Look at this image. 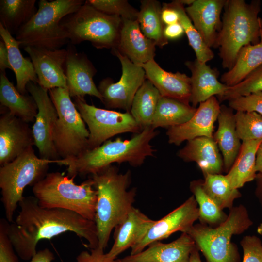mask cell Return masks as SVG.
Instances as JSON below:
<instances>
[{"label":"cell","instance_id":"6da1fadb","mask_svg":"<svg viewBox=\"0 0 262 262\" xmlns=\"http://www.w3.org/2000/svg\"><path fill=\"white\" fill-rule=\"evenodd\" d=\"M18 205L20 210L15 221L9 224L8 234L22 259L32 258L37 252L39 241L49 240L68 231L85 239L90 248L98 247L95 221L68 210L41 207L34 196H24Z\"/></svg>","mask_w":262,"mask_h":262},{"label":"cell","instance_id":"7a4b0ae2","mask_svg":"<svg viewBox=\"0 0 262 262\" xmlns=\"http://www.w3.org/2000/svg\"><path fill=\"white\" fill-rule=\"evenodd\" d=\"M158 134L156 129L148 127L135 133L130 139L117 138L108 140L100 146L88 150L77 158L58 159L57 164L67 167L69 177L93 175L116 163H128L131 166H141L147 157H153L155 149L150 142Z\"/></svg>","mask_w":262,"mask_h":262},{"label":"cell","instance_id":"3957f363","mask_svg":"<svg viewBox=\"0 0 262 262\" xmlns=\"http://www.w3.org/2000/svg\"><path fill=\"white\" fill-rule=\"evenodd\" d=\"M97 192L95 222L98 235V247L105 249L114 228L126 218L133 207L136 189L128 190L131 172H119L111 165L92 175Z\"/></svg>","mask_w":262,"mask_h":262},{"label":"cell","instance_id":"277c9868","mask_svg":"<svg viewBox=\"0 0 262 262\" xmlns=\"http://www.w3.org/2000/svg\"><path fill=\"white\" fill-rule=\"evenodd\" d=\"M260 3L259 0L247 3L244 0H227L216 46L223 68H231L242 47L260 42Z\"/></svg>","mask_w":262,"mask_h":262},{"label":"cell","instance_id":"5b68a950","mask_svg":"<svg viewBox=\"0 0 262 262\" xmlns=\"http://www.w3.org/2000/svg\"><path fill=\"white\" fill-rule=\"evenodd\" d=\"M74 178L58 172L47 173L32 191L41 207L68 210L94 221L97 192L93 181L90 178L76 184Z\"/></svg>","mask_w":262,"mask_h":262},{"label":"cell","instance_id":"8992f818","mask_svg":"<svg viewBox=\"0 0 262 262\" xmlns=\"http://www.w3.org/2000/svg\"><path fill=\"white\" fill-rule=\"evenodd\" d=\"M84 3L82 0H39L37 12L19 29L16 39L24 48L32 46L60 49L69 41L61 21Z\"/></svg>","mask_w":262,"mask_h":262},{"label":"cell","instance_id":"52a82bcc","mask_svg":"<svg viewBox=\"0 0 262 262\" xmlns=\"http://www.w3.org/2000/svg\"><path fill=\"white\" fill-rule=\"evenodd\" d=\"M253 225L246 208L242 205L229 210L225 221L215 227L199 223L186 233L194 241L207 262H240L237 245L232 242L233 235L240 234Z\"/></svg>","mask_w":262,"mask_h":262},{"label":"cell","instance_id":"ba28073f","mask_svg":"<svg viewBox=\"0 0 262 262\" xmlns=\"http://www.w3.org/2000/svg\"><path fill=\"white\" fill-rule=\"evenodd\" d=\"M58 160L38 158L32 147L12 162L0 166L1 200L8 221L13 222L17 205L24 197L25 188L33 187L43 179L47 174L49 164H57Z\"/></svg>","mask_w":262,"mask_h":262},{"label":"cell","instance_id":"9c48e42d","mask_svg":"<svg viewBox=\"0 0 262 262\" xmlns=\"http://www.w3.org/2000/svg\"><path fill=\"white\" fill-rule=\"evenodd\" d=\"M122 18L102 12L85 2L65 17L61 25L72 45L87 41L97 49L116 48Z\"/></svg>","mask_w":262,"mask_h":262},{"label":"cell","instance_id":"30bf717a","mask_svg":"<svg viewBox=\"0 0 262 262\" xmlns=\"http://www.w3.org/2000/svg\"><path fill=\"white\" fill-rule=\"evenodd\" d=\"M58 113L53 134L54 145L61 159L78 157L88 150L89 131L66 88L49 90Z\"/></svg>","mask_w":262,"mask_h":262},{"label":"cell","instance_id":"8fae6325","mask_svg":"<svg viewBox=\"0 0 262 262\" xmlns=\"http://www.w3.org/2000/svg\"><path fill=\"white\" fill-rule=\"evenodd\" d=\"M74 104L89 131L88 150L96 148L113 136L127 132L134 134L142 129L130 112L98 108L84 98H74Z\"/></svg>","mask_w":262,"mask_h":262},{"label":"cell","instance_id":"7c38bea8","mask_svg":"<svg viewBox=\"0 0 262 262\" xmlns=\"http://www.w3.org/2000/svg\"><path fill=\"white\" fill-rule=\"evenodd\" d=\"M112 52L120 62L122 74L117 82L106 78L99 82L98 88L102 98L101 102L108 109H120L130 113L134 97L146 79L145 72L117 50L112 49Z\"/></svg>","mask_w":262,"mask_h":262},{"label":"cell","instance_id":"4fadbf2b","mask_svg":"<svg viewBox=\"0 0 262 262\" xmlns=\"http://www.w3.org/2000/svg\"><path fill=\"white\" fill-rule=\"evenodd\" d=\"M27 90L34 99L38 107L32 129L35 146L38 149L40 158L50 160L59 159L53 139L58 115L49 90L33 82L28 83Z\"/></svg>","mask_w":262,"mask_h":262},{"label":"cell","instance_id":"5bb4252c","mask_svg":"<svg viewBox=\"0 0 262 262\" xmlns=\"http://www.w3.org/2000/svg\"><path fill=\"white\" fill-rule=\"evenodd\" d=\"M198 218V206L192 195L166 215L155 220L143 239L131 248V254L138 253L151 243L167 238L177 231L186 233Z\"/></svg>","mask_w":262,"mask_h":262},{"label":"cell","instance_id":"9a60e30c","mask_svg":"<svg viewBox=\"0 0 262 262\" xmlns=\"http://www.w3.org/2000/svg\"><path fill=\"white\" fill-rule=\"evenodd\" d=\"M0 117V165L9 163L35 145L32 129L28 123L1 107Z\"/></svg>","mask_w":262,"mask_h":262},{"label":"cell","instance_id":"2e32d148","mask_svg":"<svg viewBox=\"0 0 262 262\" xmlns=\"http://www.w3.org/2000/svg\"><path fill=\"white\" fill-rule=\"evenodd\" d=\"M221 105L215 96L200 103L192 118L186 123L168 128L166 134L169 144L180 146L200 137H213L214 124Z\"/></svg>","mask_w":262,"mask_h":262},{"label":"cell","instance_id":"e0dca14e","mask_svg":"<svg viewBox=\"0 0 262 262\" xmlns=\"http://www.w3.org/2000/svg\"><path fill=\"white\" fill-rule=\"evenodd\" d=\"M24 49L31 58L40 86L48 90L59 87L67 88L64 69L67 49L32 46Z\"/></svg>","mask_w":262,"mask_h":262},{"label":"cell","instance_id":"ac0fdd59","mask_svg":"<svg viewBox=\"0 0 262 262\" xmlns=\"http://www.w3.org/2000/svg\"><path fill=\"white\" fill-rule=\"evenodd\" d=\"M67 50L65 73L70 97L84 98L88 95L102 101V96L93 81L97 70L92 62L84 53L77 52L72 45Z\"/></svg>","mask_w":262,"mask_h":262},{"label":"cell","instance_id":"d6986e66","mask_svg":"<svg viewBox=\"0 0 262 262\" xmlns=\"http://www.w3.org/2000/svg\"><path fill=\"white\" fill-rule=\"evenodd\" d=\"M227 0H194L185 8L193 25L207 45L216 48L222 27L221 13Z\"/></svg>","mask_w":262,"mask_h":262},{"label":"cell","instance_id":"ffe728a7","mask_svg":"<svg viewBox=\"0 0 262 262\" xmlns=\"http://www.w3.org/2000/svg\"><path fill=\"white\" fill-rule=\"evenodd\" d=\"M196 247L191 236L182 233L170 243L155 242L146 249L120 260L122 262H190L191 253Z\"/></svg>","mask_w":262,"mask_h":262},{"label":"cell","instance_id":"44dd1931","mask_svg":"<svg viewBox=\"0 0 262 262\" xmlns=\"http://www.w3.org/2000/svg\"><path fill=\"white\" fill-rule=\"evenodd\" d=\"M122 19L118 44L113 49L139 66L154 59L156 44L143 34L137 20Z\"/></svg>","mask_w":262,"mask_h":262},{"label":"cell","instance_id":"7402d4cb","mask_svg":"<svg viewBox=\"0 0 262 262\" xmlns=\"http://www.w3.org/2000/svg\"><path fill=\"white\" fill-rule=\"evenodd\" d=\"M140 66L145 70L146 79L157 89L161 96L190 104L191 94L190 77L180 72L166 71L154 59Z\"/></svg>","mask_w":262,"mask_h":262},{"label":"cell","instance_id":"603a6c76","mask_svg":"<svg viewBox=\"0 0 262 262\" xmlns=\"http://www.w3.org/2000/svg\"><path fill=\"white\" fill-rule=\"evenodd\" d=\"M213 137H200L187 141L177 156L185 162H194L206 174H219L224 171L223 159Z\"/></svg>","mask_w":262,"mask_h":262},{"label":"cell","instance_id":"cb8c5ba5","mask_svg":"<svg viewBox=\"0 0 262 262\" xmlns=\"http://www.w3.org/2000/svg\"><path fill=\"white\" fill-rule=\"evenodd\" d=\"M190 70L191 94L190 102L192 106H196L213 96H221L228 86L218 80L219 71L206 63L187 61L185 63Z\"/></svg>","mask_w":262,"mask_h":262},{"label":"cell","instance_id":"d4e9b609","mask_svg":"<svg viewBox=\"0 0 262 262\" xmlns=\"http://www.w3.org/2000/svg\"><path fill=\"white\" fill-rule=\"evenodd\" d=\"M155 221L133 207L124 221L115 228L114 243L107 253L108 256L115 259L125 250L131 248L143 239Z\"/></svg>","mask_w":262,"mask_h":262},{"label":"cell","instance_id":"484cf974","mask_svg":"<svg viewBox=\"0 0 262 262\" xmlns=\"http://www.w3.org/2000/svg\"><path fill=\"white\" fill-rule=\"evenodd\" d=\"M233 110L229 106L221 105L218 129L213 135L223 157L224 171L227 173L238 156L242 145L237 133Z\"/></svg>","mask_w":262,"mask_h":262},{"label":"cell","instance_id":"4316f807","mask_svg":"<svg viewBox=\"0 0 262 262\" xmlns=\"http://www.w3.org/2000/svg\"><path fill=\"white\" fill-rule=\"evenodd\" d=\"M0 35L7 48L10 64L15 74L16 88L22 94H27L30 82L38 83V78L31 60L23 57L20 51L21 43L0 23Z\"/></svg>","mask_w":262,"mask_h":262},{"label":"cell","instance_id":"83f0119b","mask_svg":"<svg viewBox=\"0 0 262 262\" xmlns=\"http://www.w3.org/2000/svg\"><path fill=\"white\" fill-rule=\"evenodd\" d=\"M0 102L2 107L23 121L29 123L35 120L38 107L34 99L31 95L20 93L5 72L0 73Z\"/></svg>","mask_w":262,"mask_h":262},{"label":"cell","instance_id":"f1b7e54d","mask_svg":"<svg viewBox=\"0 0 262 262\" xmlns=\"http://www.w3.org/2000/svg\"><path fill=\"white\" fill-rule=\"evenodd\" d=\"M262 140L243 141L239 153L226 175L231 185L238 189L246 183L255 180L257 176L256 156Z\"/></svg>","mask_w":262,"mask_h":262},{"label":"cell","instance_id":"f546056e","mask_svg":"<svg viewBox=\"0 0 262 262\" xmlns=\"http://www.w3.org/2000/svg\"><path fill=\"white\" fill-rule=\"evenodd\" d=\"M262 64V43L245 46L239 51L231 68L221 75V82L228 87L234 86Z\"/></svg>","mask_w":262,"mask_h":262},{"label":"cell","instance_id":"4dcf8cb0","mask_svg":"<svg viewBox=\"0 0 262 262\" xmlns=\"http://www.w3.org/2000/svg\"><path fill=\"white\" fill-rule=\"evenodd\" d=\"M196 108L179 100L161 96L154 115L151 127L170 128L182 125L190 120Z\"/></svg>","mask_w":262,"mask_h":262},{"label":"cell","instance_id":"1f68e13d","mask_svg":"<svg viewBox=\"0 0 262 262\" xmlns=\"http://www.w3.org/2000/svg\"><path fill=\"white\" fill-rule=\"evenodd\" d=\"M162 5L155 0H141L137 20L143 34L153 41L160 48L167 45V40L164 34L165 25L162 17Z\"/></svg>","mask_w":262,"mask_h":262},{"label":"cell","instance_id":"d6a6232c","mask_svg":"<svg viewBox=\"0 0 262 262\" xmlns=\"http://www.w3.org/2000/svg\"><path fill=\"white\" fill-rule=\"evenodd\" d=\"M161 97L159 91L147 79L137 91L130 113L142 130L151 126Z\"/></svg>","mask_w":262,"mask_h":262},{"label":"cell","instance_id":"836d02e7","mask_svg":"<svg viewBox=\"0 0 262 262\" xmlns=\"http://www.w3.org/2000/svg\"><path fill=\"white\" fill-rule=\"evenodd\" d=\"M36 2V0H0V23L16 35L37 12Z\"/></svg>","mask_w":262,"mask_h":262},{"label":"cell","instance_id":"e575fe53","mask_svg":"<svg viewBox=\"0 0 262 262\" xmlns=\"http://www.w3.org/2000/svg\"><path fill=\"white\" fill-rule=\"evenodd\" d=\"M204 177V191L221 210L231 209L234 200L241 196L240 191L232 187L226 175L206 174Z\"/></svg>","mask_w":262,"mask_h":262},{"label":"cell","instance_id":"d590c367","mask_svg":"<svg viewBox=\"0 0 262 262\" xmlns=\"http://www.w3.org/2000/svg\"><path fill=\"white\" fill-rule=\"evenodd\" d=\"M202 181L200 179L191 181L189 188L198 206L200 223L215 227L225 221L228 215L204 191Z\"/></svg>","mask_w":262,"mask_h":262},{"label":"cell","instance_id":"8d00e7d4","mask_svg":"<svg viewBox=\"0 0 262 262\" xmlns=\"http://www.w3.org/2000/svg\"><path fill=\"white\" fill-rule=\"evenodd\" d=\"M169 4L179 14V21L186 33L189 45L193 49L196 59L202 63H206L214 57V53L205 43L200 33L187 15L184 5L179 0H173Z\"/></svg>","mask_w":262,"mask_h":262},{"label":"cell","instance_id":"74e56055","mask_svg":"<svg viewBox=\"0 0 262 262\" xmlns=\"http://www.w3.org/2000/svg\"><path fill=\"white\" fill-rule=\"evenodd\" d=\"M235 119L240 140H262V115L254 112L236 111Z\"/></svg>","mask_w":262,"mask_h":262},{"label":"cell","instance_id":"f35d334b","mask_svg":"<svg viewBox=\"0 0 262 262\" xmlns=\"http://www.w3.org/2000/svg\"><path fill=\"white\" fill-rule=\"evenodd\" d=\"M262 92V64L237 84L228 87L219 97L220 101H229L242 96Z\"/></svg>","mask_w":262,"mask_h":262},{"label":"cell","instance_id":"ab89813d","mask_svg":"<svg viewBox=\"0 0 262 262\" xmlns=\"http://www.w3.org/2000/svg\"><path fill=\"white\" fill-rule=\"evenodd\" d=\"M85 2L98 10L123 19L137 20L138 11L126 0H88Z\"/></svg>","mask_w":262,"mask_h":262},{"label":"cell","instance_id":"60d3db41","mask_svg":"<svg viewBox=\"0 0 262 262\" xmlns=\"http://www.w3.org/2000/svg\"><path fill=\"white\" fill-rule=\"evenodd\" d=\"M229 106L236 111L254 112L262 115V92L231 99Z\"/></svg>","mask_w":262,"mask_h":262},{"label":"cell","instance_id":"b9f144b4","mask_svg":"<svg viewBox=\"0 0 262 262\" xmlns=\"http://www.w3.org/2000/svg\"><path fill=\"white\" fill-rule=\"evenodd\" d=\"M243 249L242 262H262V243L255 235H246L240 242Z\"/></svg>","mask_w":262,"mask_h":262},{"label":"cell","instance_id":"7bdbcfd3","mask_svg":"<svg viewBox=\"0 0 262 262\" xmlns=\"http://www.w3.org/2000/svg\"><path fill=\"white\" fill-rule=\"evenodd\" d=\"M8 221H0V262H18L13 250L12 243L8 236Z\"/></svg>","mask_w":262,"mask_h":262},{"label":"cell","instance_id":"ee69618b","mask_svg":"<svg viewBox=\"0 0 262 262\" xmlns=\"http://www.w3.org/2000/svg\"><path fill=\"white\" fill-rule=\"evenodd\" d=\"M104 249L99 247L91 249L90 252L83 251L76 257L75 262H117L105 253Z\"/></svg>","mask_w":262,"mask_h":262},{"label":"cell","instance_id":"f6af8a7d","mask_svg":"<svg viewBox=\"0 0 262 262\" xmlns=\"http://www.w3.org/2000/svg\"><path fill=\"white\" fill-rule=\"evenodd\" d=\"M161 17L165 25L173 24L179 21L178 12L172 7L169 3H163Z\"/></svg>","mask_w":262,"mask_h":262},{"label":"cell","instance_id":"bcb514c9","mask_svg":"<svg viewBox=\"0 0 262 262\" xmlns=\"http://www.w3.org/2000/svg\"><path fill=\"white\" fill-rule=\"evenodd\" d=\"M184 33V30L180 22L171 25H165L164 30V34L167 39H177Z\"/></svg>","mask_w":262,"mask_h":262},{"label":"cell","instance_id":"7dc6e473","mask_svg":"<svg viewBox=\"0 0 262 262\" xmlns=\"http://www.w3.org/2000/svg\"><path fill=\"white\" fill-rule=\"evenodd\" d=\"M7 69L12 70L9 62L8 51L5 43L2 40H1L0 41V73H5V70Z\"/></svg>","mask_w":262,"mask_h":262},{"label":"cell","instance_id":"c3c4849f","mask_svg":"<svg viewBox=\"0 0 262 262\" xmlns=\"http://www.w3.org/2000/svg\"><path fill=\"white\" fill-rule=\"evenodd\" d=\"M54 259L53 253L48 248H45L37 252L29 262H51Z\"/></svg>","mask_w":262,"mask_h":262},{"label":"cell","instance_id":"681fc988","mask_svg":"<svg viewBox=\"0 0 262 262\" xmlns=\"http://www.w3.org/2000/svg\"><path fill=\"white\" fill-rule=\"evenodd\" d=\"M255 180L256 181L255 194L262 207V174L257 173Z\"/></svg>","mask_w":262,"mask_h":262},{"label":"cell","instance_id":"f907efd6","mask_svg":"<svg viewBox=\"0 0 262 262\" xmlns=\"http://www.w3.org/2000/svg\"><path fill=\"white\" fill-rule=\"evenodd\" d=\"M255 168L257 173L262 174V141L260 143L257 149Z\"/></svg>","mask_w":262,"mask_h":262},{"label":"cell","instance_id":"816d5d0a","mask_svg":"<svg viewBox=\"0 0 262 262\" xmlns=\"http://www.w3.org/2000/svg\"><path fill=\"white\" fill-rule=\"evenodd\" d=\"M190 262H202L200 259L199 250L196 246L191 253Z\"/></svg>","mask_w":262,"mask_h":262},{"label":"cell","instance_id":"f5cc1de1","mask_svg":"<svg viewBox=\"0 0 262 262\" xmlns=\"http://www.w3.org/2000/svg\"><path fill=\"white\" fill-rule=\"evenodd\" d=\"M257 231L258 234L262 235V222L258 226Z\"/></svg>","mask_w":262,"mask_h":262},{"label":"cell","instance_id":"db71d44e","mask_svg":"<svg viewBox=\"0 0 262 262\" xmlns=\"http://www.w3.org/2000/svg\"><path fill=\"white\" fill-rule=\"evenodd\" d=\"M260 42L262 43V26L260 29Z\"/></svg>","mask_w":262,"mask_h":262},{"label":"cell","instance_id":"11a10c76","mask_svg":"<svg viewBox=\"0 0 262 262\" xmlns=\"http://www.w3.org/2000/svg\"><path fill=\"white\" fill-rule=\"evenodd\" d=\"M117 262H122V261L120 259H117Z\"/></svg>","mask_w":262,"mask_h":262}]
</instances>
